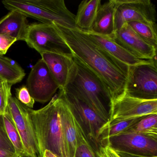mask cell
Segmentation results:
<instances>
[{"mask_svg": "<svg viewBox=\"0 0 157 157\" xmlns=\"http://www.w3.org/2000/svg\"><path fill=\"white\" fill-rule=\"evenodd\" d=\"M157 59L129 67L125 94L139 99H157Z\"/></svg>", "mask_w": 157, "mask_h": 157, "instance_id": "obj_5", "label": "cell"}, {"mask_svg": "<svg viewBox=\"0 0 157 157\" xmlns=\"http://www.w3.org/2000/svg\"><path fill=\"white\" fill-rule=\"evenodd\" d=\"M73 58L91 71L101 83L111 100L125 94L129 68L113 59L79 30L55 24Z\"/></svg>", "mask_w": 157, "mask_h": 157, "instance_id": "obj_1", "label": "cell"}, {"mask_svg": "<svg viewBox=\"0 0 157 157\" xmlns=\"http://www.w3.org/2000/svg\"><path fill=\"white\" fill-rule=\"evenodd\" d=\"M0 157H19L15 153L0 148Z\"/></svg>", "mask_w": 157, "mask_h": 157, "instance_id": "obj_30", "label": "cell"}, {"mask_svg": "<svg viewBox=\"0 0 157 157\" xmlns=\"http://www.w3.org/2000/svg\"><path fill=\"white\" fill-rule=\"evenodd\" d=\"M16 99L24 105L33 109L35 101L32 97L26 86H22L16 89Z\"/></svg>", "mask_w": 157, "mask_h": 157, "instance_id": "obj_26", "label": "cell"}, {"mask_svg": "<svg viewBox=\"0 0 157 157\" xmlns=\"http://www.w3.org/2000/svg\"><path fill=\"white\" fill-rule=\"evenodd\" d=\"M116 0H110L101 4L93 25L92 32L112 37L115 32V16Z\"/></svg>", "mask_w": 157, "mask_h": 157, "instance_id": "obj_17", "label": "cell"}, {"mask_svg": "<svg viewBox=\"0 0 157 157\" xmlns=\"http://www.w3.org/2000/svg\"><path fill=\"white\" fill-rule=\"evenodd\" d=\"M101 4V0H84L81 2L75 15V24L78 30L91 32Z\"/></svg>", "mask_w": 157, "mask_h": 157, "instance_id": "obj_19", "label": "cell"}, {"mask_svg": "<svg viewBox=\"0 0 157 157\" xmlns=\"http://www.w3.org/2000/svg\"><path fill=\"white\" fill-rule=\"evenodd\" d=\"M59 92L69 106L75 119L96 152L101 147L100 136L107 122L72 94L63 90H59Z\"/></svg>", "mask_w": 157, "mask_h": 157, "instance_id": "obj_6", "label": "cell"}, {"mask_svg": "<svg viewBox=\"0 0 157 157\" xmlns=\"http://www.w3.org/2000/svg\"><path fill=\"white\" fill-rule=\"evenodd\" d=\"M27 17L11 11L0 20V34L8 35L17 41H24L28 28Z\"/></svg>", "mask_w": 157, "mask_h": 157, "instance_id": "obj_18", "label": "cell"}, {"mask_svg": "<svg viewBox=\"0 0 157 157\" xmlns=\"http://www.w3.org/2000/svg\"><path fill=\"white\" fill-rule=\"evenodd\" d=\"M42 157H58L55 154H53L52 152H50L49 151L46 150L44 152Z\"/></svg>", "mask_w": 157, "mask_h": 157, "instance_id": "obj_32", "label": "cell"}, {"mask_svg": "<svg viewBox=\"0 0 157 157\" xmlns=\"http://www.w3.org/2000/svg\"><path fill=\"white\" fill-rule=\"evenodd\" d=\"M25 75L24 70L15 60L0 55V78L12 85L21 82Z\"/></svg>", "mask_w": 157, "mask_h": 157, "instance_id": "obj_20", "label": "cell"}, {"mask_svg": "<svg viewBox=\"0 0 157 157\" xmlns=\"http://www.w3.org/2000/svg\"><path fill=\"white\" fill-rule=\"evenodd\" d=\"M126 132H134L157 139V114L143 117Z\"/></svg>", "mask_w": 157, "mask_h": 157, "instance_id": "obj_23", "label": "cell"}, {"mask_svg": "<svg viewBox=\"0 0 157 157\" xmlns=\"http://www.w3.org/2000/svg\"><path fill=\"white\" fill-rule=\"evenodd\" d=\"M127 24L145 42L157 48V24L143 21Z\"/></svg>", "mask_w": 157, "mask_h": 157, "instance_id": "obj_22", "label": "cell"}, {"mask_svg": "<svg viewBox=\"0 0 157 157\" xmlns=\"http://www.w3.org/2000/svg\"><path fill=\"white\" fill-rule=\"evenodd\" d=\"M111 37L140 59L151 60L157 59V48L145 42L127 23L116 30Z\"/></svg>", "mask_w": 157, "mask_h": 157, "instance_id": "obj_13", "label": "cell"}, {"mask_svg": "<svg viewBox=\"0 0 157 157\" xmlns=\"http://www.w3.org/2000/svg\"><path fill=\"white\" fill-rule=\"evenodd\" d=\"M0 148L15 154V149L5 131L2 122V115H0Z\"/></svg>", "mask_w": 157, "mask_h": 157, "instance_id": "obj_27", "label": "cell"}, {"mask_svg": "<svg viewBox=\"0 0 157 157\" xmlns=\"http://www.w3.org/2000/svg\"><path fill=\"white\" fill-rule=\"evenodd\" d=\"M83 32L99 48L113 59L124 67L129 68L147 63L150 60H143L138 58L118 44L112 37L92 32Z\"/></svg>", "mask_w": 157, "mask_h": 157, "instance_id": "obj_15", "label": "cell"}, {"mask_svg": "<svg viewBox=\"0 0 157 157\" xmlns=\"http://www.w3.org/2000/svg\"><path fill=\"white\" fill-rule=\"evenodd\" d=\"M27 109L36 137L38 157H43L46 150L58 157H70L62 131L58 94L41 109Z\"/></svg>", "mask_w": 157, "mask_h": 157, "instance_id": "obj_2", "label": "cell"}, {"mask_svg": "<svg viewBox=\"0 0 157 157\" xmlns=\"http://www.w3.org/2000/svg\"><path fill=\"white\" fill-rule=\"evenodd\" d=\"M12 86L4 81L0 87V115H3L8 111V97L11 93Z\"/></svg>", "mask_w": 157, "mask_h": 157, "instance_id": "obj_25", "label": "cell"}, {"mask_svg": "<svg viewBox=\"0 0 157 157\" xmlns=\"http://www.w3.org/2000/svg\"><path fill=\"white\" fill-rule=\"evenodd\" d=\"M96 153L98 157H121L108 144L100 147Z\"/></svg>", "mask_w": 157, "mask_h": 157, "instance_id": "obj_29", "label": "cell"}, {"mask_svg": "<svg viewBox=\"0 0 157 157\" xmlns=\"http://www.w3.org/2000/svg\"><path fill=\"white\" fill-rule=\"evenodd\" d=\"M73 59L77 66L75 76L63 90L72 94L108 122L111 106L109 95L96 77L78 60Z\"/></svg>", "mask_w": 157, "mask_h": 157, "instance_id": "obj_4", "label": "cell"}, {"mask_svg": "<svg viewBox=\"0 0 157 157\" xmlns=\"http://www.w3.org/2000/svg\"><path fill=\"white\" fill-rule=\"evenodd\" d=\"M3 81H4V80H3L1 78H0V87L2 86V85Z\"/></svg>", "mask_w": 157, "mask_h": 157, "instance_id": "obj_33", "label": "cell"}, {"mask_svg": "<svg viewBox=\"0 0 157 157\" xmlns=\"http://www.w3.org/2000/svg\"><path fill=\"white\" fill-rule=\"evenodd\" d=\"M107 144L117 152L157 157V139L142 134L125 132L110 138L106 142Z\"/></svg>", "mask_w": 157, "mask_h": 157, "instance_id": "obj_11", "label": "cell"}, {"mask_svg": "<svg viewBox=\"0 0 157 157\" xmlns=\"http://www.w3.org/2000/svg\"><path fill=\"white\" fill-rule=\"evenodd\" d=\"M2 3L10 11L18 12L42 23L77 29L75 15L67 9L64 0H4Z\"/></svg>", "mask_w": 157, "mask_h": 157, "instance_id": "obj_3", "label": "cell"}, {"mask_svg": "<svg viewBox=\"0 0 157 157\" xmlns=\"http://www.w3.org/2000/svg\"><path fill=\"white\" fill-rule=\"evenodd\" d=\"M2 119L6 134L15 149V154L19 157H26L22 140L9 111L2 115Z\"/></svg>", "mask_w": 157, "mask_h": 157, "instance_id": "obj_21", "label": "cell"}, {"mask_svg": "<svg viewBox=\"0 0 157 157\" xmlns=\"http://www.w3.org/2000/svg\"><path fill=\"white\" fill-rule=\"evenodd\" d=\"M152 114H157V99H139L124 94L111 103L109 120L105 126Z\"/></svg>", "mask_w": 157, "mask_h": 157, "instance_id": "obj_8", "label": "cell"}, {"mask_svg": "<svg viewBox=\"0 0 157 157\" xmlns=\"http://www.w3.org/2000/svg\"><path fill=\"white\" fill-rule=\"evenodd\" d=\"M8 111L22 140L26 157H39L36 137L27 107L13 97L11 93L8 97Z\"/></svg>", "mask_w": 157, "mask_h": 157, "instance_id": "obj_9", "label": "cell"}, {"mask_svg": "<svg viewBox=\"0 0 157 157\" xmlns=\"http://www.w3.org/2000/svg\"><path fill=\"white\" fill-rule=\"evenodd\" d=\"M74 157H98L82 129L79 133Z\"/></svg>", "mask_w": 157, "mask_h": 157, "instance_id": "obj_24", "label": "cell"}, {"mask_svg": "<svg viewBox=\"0 0 157 157\" xmlns=\"http://www.w3.org/2000/svg\"><path fill=\"white\" fill-rule=\"evenodd\" d=\"M26 87L34 101L42 103L50 101L59 89L42 59L32 68L27 78Z\"/></svg>", "mask_w": 157, "mask_h": 157, "instance_id": "obj_12", "label": "cell"}, {"mask_svg": "<svg viewBox=\"0 0 157 157\" xmlns=\"http://www.w3.org/2000/svg\"><path fill=\"white\" fill-rule=\"evenodd\" d=\"M16 41L15 38L10 36L0 34V55H5L10 47Z\"/></svg>", "mask_w": 157, "mask_h": 157, "instance_id": "obj_28", "label": "cell"}, {"mask_svg": "<svg viewBox=\"0 0 157 157\" xmlns=\"http://www.w3.org/2000/svg\"><path fill=\"white\" fill-rule=\"evenodd\" d=\"M139 21L156 23V7L151 1L116 0L115 31L124 24Z\"/></svg>", "mask_w": 157, "mask_h": 157, "instance_id": "obj_10", "label": "cell"}, {"mask_svg": "<svg viewBox=\"0 0 157 157\" xmlns=\"http://www.w3.org/2000/svg\"><path fill=\"white\" fill-rule=\"evenodd\" d=\"M25 41L40 54L53 53L72 54L55 24L33 23L29 25Z\"/></svg>", "mask_w": 157, "mask_h": 157, "instance_id": "obj_7", "label": "cell"}, {"mask_svg": "<svg viewBox=\"0 0 157 157\" xmlns=\"http://www.w3.org/2000/svg\"><path fill=\"white\" fill-rule=\"evenodd\" d=\"M58 95L60 121L64 140L70 157H74L79 133L82 128L77 122L70 108L61 94L59 93Z\"/></svg>", "mask_w": 157, "mask_h": 157, "instance_id": "obj_16", "label": "cell"}, {"mask_svg": "<svg viewBox=\"0 0 157 157\" xmlns=\"http://www.w3.org/2000/svg\"><path fill=\"white\" fill-rule=\"evenodd\" d=\"M59 90H63L71 81L76 73L77 66L72 54L53 53L40 54Z\"/></svg>", "mask_w": 157, "mask_h": 157, "instance_id": "obj_14", "label": "cell"}, {"mask_svg": "<svg viewBox=\"0 0 157 157\" xmlns=\"http://www.w3.org/2000/svg\"><path fill=\"white\" fill-rule=\"evenodd\" d=\"M117 152L121 157H145V156H139V155H134V154H128V153H124V152Z\"/></svg>", "mask_w": 157, "mask_h": 157, "instance_id": "obj_31", "label": "cell"}]
</instances>
